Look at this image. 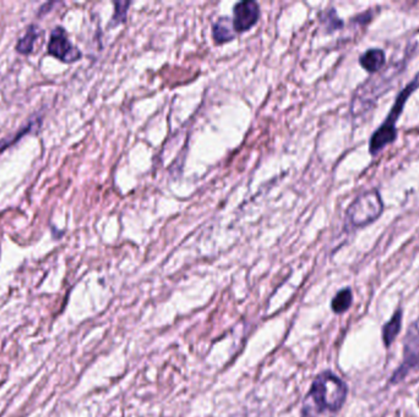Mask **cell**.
<instances>
[{"label":"cell","mask_w":419,"mask_h":417,"mask_svg":"<svg viewBox=\"0 0 419 417\" xmlns=\"http://www.w3.org/2000/svg\"><path fill=\"white\" fill-rule=\"evenodd\" d=\"M417 88H419V71L415 74V78H412V81L408 82L402 88V91L397 95L395 103L392 105L391 110L387 114L385 122L379 127L378 130L374 131L373 135L370 137V155H379L387 145H391V143H394L396 141L397 122H398V118H400V115H401L403 109H405L407 100H408L411 95L417 91Z\"/></svg>","instance_id":"6da1fadb"},{"label":"cell","mask_w":419,"mask_h":417,"mask_svg":"<svg viewBox=\"0 0 419 417\" xmlns=\"http://www.w3.org/2000/svg\"><path fill=\"white\" fill-rule=\"evenodd\" d=\"M347 392L346 383L341 378L333 375V372L325 371L315 378L310 388L309 397L313 398L321 411L326 410L338 413L346 401Z\"/></svg>","instance_id":"7a4b0ae2"},{"label":"cell","mask_w":419,"mask_h":417,"mask_svg":"<svg viewBox=\"0 0 419 417\" xmlns=\"http://www.w3.org/2000/svg\"><path fill=\"white\" fill-rule=\"evenodd\" d=\"M384 202L377 189L360 194L347 209V224L352 228L368 227L383 214Z\"/></svg>","instance_id":"3957f363"},{"label":"cell","mask_w":419,"mask_h":417,"mask_svg":"<svg viewBox=\"0 0 419 417\" xmlns=\"http://www.w3.org/2000/svg\"><path fill=\"white\" fill-rule=\"evenodd\" d=\"M419 368V318L407 331L403 341V363L392 377V382L402 381L407 373Z\"/></svg>","instance_id":"277c9868"},{"label":"cell","mask_w":419,"mask_h":417,"mask_svg":"<svg viewBox=\"0 0 419 417\" xmlns=\"http://www.w3.org/2000/svg\"><path fill=\"white\" fill-rule=\"evenodd\" d=\"M48 53L64 63H74L81 58V52L69 41L63 28H55L50 33Z\"/></svg>","instance_id":"5b68a950"},{"label":"cell","mask_w":419,"mask_h":417,"mask_svg":"<svg viewBox=\"0 0 419 417\" xmlns=\"http://www.w3.org/2000/svg\"><path fill=\"white\" fill-rule=\"evenodd\" d=\"M233 28L236 32L251 30L259 20V4L253 0H246L234 5L233 8Z\"/></svg>","instance_id":"8992f818"},{"label":"cell","mask_w":419,"mask_h":417,"mask_svg":"<svg viewBox=\"0 0 419 417\" xmlns=\"http://www.w3.org/2000/svg\"><path fill=\"white\" fill-rule=\"evenodd\" d=\"M360 66L367 70L368 73H379L386 65V54L383 49H379V48L368 49L360 55Z\"/></svg>","instance_id":"52a82bcc"},{"label":"cell","mask_w":419,"mask_h":417,"mask_svg":"<svg viewBox=\"0 0 419 417\" xmlns=\"http://www.w3.org/2000/svg\"><path fill=\"white\" fill-rule=\"evenodd\" d=\"M212 37L217 45H224L227 42L233 41L236 37V31L233 28V21H231V18H219L212 26Z\"/></svg>","instance_id":"ba28073f"},{"label":"cell","mask_w":419,"mask_h":417,"mask_svg":"<svg viewBox=\"0 0 419 417\" xmlns=\"http://www.w3.org/2000/svg\"><path fill=\"white\" fill-rule=\"evenodd\" d=\"M401 326L402 311L397 310L396 312L394 313L391 319L383 328V340L385 346H390L394 343V340L396 339V336L401 331Z\"/></svg>","instance_id":"9c48e42d"},{"label":"cell","mask_w":419,"mask_h":417,"mask_svg":"<svg viewBox=\"0 0 419 417\" xmlns=\"http://www.w3.org/2000/svg\"><path fill=\"white\" fill-rule=\"evenodd\" d=\"M37 37H38V31L35 25H31L28 28V32L25 33V36L18 40V45H16V50L21 54H30L33 49V45L36 42Z\"/></svg>","instance_id":"30bf717a"},{"label":"cell","mask_w":419,"mask_h":417,"mask_svg":"<svg viewBox=\"0 0 419 417\" xmlns=\"http://www.w3.org/2000/svg\"><path fill=\"white\" fill-rule=\"evenodd\" d=\"M352 305V291L350 288L338 291L336 296L333 298L331 303V307L335 313L346 312Z\"/></svg>","instance_id":"8fae6325"},{"label":"cell","mask_w":419,"mask_h":417,"mask_svg":"<svg viewBox=\"0 0 419 417\" xmlns=\"http://www.w3.org/2000/svg\"><path fill=\"white\" fill-rule=\"evenodd\" d=\"M321 23L325 25V28L328 32L335 31L343 26L341 18H338L336 14V10L331 8V9L326 10L325 13L321 14Z\"/></svg>","instance_id":"7c38bea8"},{"label":"cell","mask_w":419,"mask_h":417,"mask_svg":"<svg viewBox=\"0 0 419 417\" xmlns=\"http://www.w3.org/2000/svg\"><path fill=\"white\" fill-rule=\"evenodd\" d=\"M114 5H115V11H114L113 18H112V23L119 25V23H124L127 18L130 1H115Z\"/></svg>","instance_id":"4fadbf2b"}]
</instances>
